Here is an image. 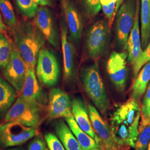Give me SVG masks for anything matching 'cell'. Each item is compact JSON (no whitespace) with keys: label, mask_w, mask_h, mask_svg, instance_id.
<instances>
[{"label":"cell","mask_w":150,"mask_h":150,"mask_svg":"<svg viewBox=\"0 0 150 150\" xmlns=\"http://www.w3.org/2000/svg\"><path fill=\"white\" fill-rule=\"evenodd\" d=\"M141 107L137 101L131 98L118 106L110 118V129L118 146L134 147L139 134Z\"/></svg>","instance_id":"1"},{"label":"cell","mask_w":150,"mask_h":150,"mask_svg":"<svg viewBox=\"0 0 150 150\" xmlns=\"http://www.w3.org/2000/svg\"><path fill=\"white\" fill-rule=\"evenodd\" d=\"M14 43L28 66L35 67L45 38L35 25L24 22L11 29Z\"/></svg>","instance_id":"2"},{"label":"cell","mask_w":150,"mask_h":150,"mask_svg":"<svg viewBox=\"0 0 150 150\" xmlns=\"http://www.w3.org/2000/svg\"><path fill=\"white\" fill-rule=\"evenodd\" d=\"M82 80L88 96L98 110L102 113H105L110 103L97 63L83 69Z\"/></svg>","instance_id":"3"},{"label":"cell","mask_w":150,"mask_h":150,"mask_svg":"<svg viewBox=\"0 0 150 150\" xmlns=\"http://www.w3.org/2000/svg\"><path fill=\"white\" fill-rule=\"evenodd\" d=\"M40 105L20 96L6 114L5 122H16L28 127L36 128L41 121Z\"/></svg>","instance_id":"4"},{"label":"cell","mask_w":150,"mask_h":150,"mask_svg":"<svg viewBox=\"0 0 150 150\" xmlns=\"http://www.w3.org/2000/svg\"><path fill=\"white\" fill-rule=\"evenodd\" d=\"M36 128L16 122L0 124V146L8 147L22 145L37 134Z\"/></svg>","instance_id":"5"},{"label":"cell","mask_w":150,"mask_h":150,"mask_svg":"<svg viewBox=\"0 0 150 150\" xmlns=\"http://www.w3.org/2000/svg\"><path fill=\"white\" fill-rule=\"evenodd\" d=\"M136 9V0H125L116 13L117 40L123 51L127 48L129 35L134 25Z\"/></svg>","instance_id":"6"},{"label":"cell","mask_w":150,"mask_h":150,"mask_svg":"<svg viewBox=\"0 0 150 150\" xmlns=\"http://www.w3.org/2000/svg\"><path fill=\"white\" fill-rule=\"evenodd\" d=\"M36 72L38 80L45 86H54L58 81L59 65L54 54L47 48H42L39 52Z\"/></svg>","instance_id":"7"},{"label":"cell","mask_w":150,"mask_h":150,"mask_svg":"<svg viewBox=\"0 0 150 150\" xmlns=\"http://www.w3.org/2000/svg\"><path fill=\"white\" fill-rule=\"evenodd\" d=\"M27 64L23 59L14 42H11L10 59L4 68V75L7 81L18 92H21L26 75Z\"/></svg>","instance_id":"8"},{"label":"cell","mask_w":150,"mask_h":150,"mask_svg":"<svg viewBox=\"0 0 150 150\" xmlns=\"http://www.w3.org/2000/svg\"><path fill=\"white\" fill-rule=\"evenodd\" d=\"M110 27L105 20L97 21L90 28L87 35L86 48L90 57L97 58L107 47Z\"/></svg>","instance_id":"9"},{"label":"cell","mask_w":150,"mask_h":150,"mask_svg":"<svg viewBox=\"0 0 150 150\" xmlns=\"http://www.w3.org/2000/svg\"><path fill=\"white\" fill-rule=\"evenodd\" d=\"M127 52H113L107 64L108 76L114 85L120 91H123L127 78L126 59Z\"/></svg>","instance_id":"10"},{"label":"cell","mask_w":150,"mask_h":150,"mask_svg":"<svg viewBox=\"0 0 150 150\" xmlns=\"http://www.w3.org/2000/svg\"><path fill=\"white\" fill-rule=\"evenodd\" d=\"M48 110L52 119L73 116L70 97L59 88H52L50 92Z\"/></svg>","instance_id":"11"},{"label":"cell","mask_w":150,"mask_h":150,"mask_svg":"<svg viewBox=\"0 0 150 150\" xmlns=\"http://www.w3.org/2000/svg\"><path fill=\"white\" fill-rule=\"evenodd\" d=\"M34 17V24L42 34L45 40L54 47H57L58 36L52 16L48 8L46 6L38 7Z\"/></svg>","instance_id":"12"},{"label":"cell","mask_w":150,"mask_h":150,"mask_svg":"<svg viewBox=\"0 0 150 150\" xmlns=\"http://www.w3.org/2000/svg\"><path fill=\"white\" fill-rule=\"evenodd\" d=\"M91 123L106 150H117L119 147L113 139L111 129L102 118L96 108L88 105Z\"/></svg>","instance_id":"13"},{"label":"cell","mask_w":150,"mask_h":150,"mask_svg":"<svg viewBox=\"0 0 150 150\" xmlns=\"http://www.w3.org/2000/svg\"><path fill=\"white\" fill-rule=\"evenodd\" d=\"M61 4L70 35L76 42H78L83 31L80 15L71 0H61Z\"/></svg>","instance_id":"14"},{"label":"cell","mask_w":150,"mask_h":150,"mask_svg":"<svg viewBox=\"0 0 150 150\" xmlns=\"http://www.w3.org/2000/svg\"><path fill=\"white\" fill-rule=\"evenodd\" d=\"M136 9L134 16V23L129 33L127 48L128 50L127 59L132 65L134 64L143 52L141 46V39L139 32V0H136Z\"/></svg>","instance_id":"15"},{"label":"cell","mask_w":150,"mask_h":150,"mask_svg":"<svg viewBox=\"0 0 150 150\" xmlns=\"http://www.w3.org/2000/svg\"><path fill=\"white\" fill-rule=\"evenodd\" d=\"M72 112L78 125L86 134L90 136L100 145L101 139L96 134L91 126L87 110L83 100L79 98H75L72 102Z\"/></svg>","instance_id":"16"},{"label":"cell","mask_w":150,"mask_h":150,"mask_svg":"<svg viewBox=\"0 0 150 150\" xmlns=\"http://www.w3.org/2000/svg\"><path fill=\"white\" fill-rule=\"evenodd\" d=\"M21 92V96L26 100L38 102L39 104L42 101V90L38 82L35 67L27 66V72Z\"/></svg>","instance_id":"17"},{"label":"cell","mask_w":150,"mask_h":150,"mask_svg":"<svg viewBox=\"0 0 150 150\" xmlns=\"http://www.w3.org/2000/svg\"><path fill=\"white\" fill-rule=\"evenodd\" d=\"M61 41L64 60V72L66 79H70L74 69V52L72 43L68 39V30L63 24L61 25Z\"/></svg>","instance_id":"18"},{"label":"cell","mask_w":150,"mask_h":150,"mask_svg":"<svg viewBox=\"0 0 150 150\" xmlns=\"http://www.w3.org/2000/svg\"><path fill=\"white\" fill-rule=\"evenodd\" d=\"M55 129L66 150H83L69 126L60 120L55 125Z\"/></svg>","instance_id":"19"},{"label":"cell","mask_w":150,"mask_h":150,"mask_svg":"<svg viewBox=\"0 0 150 150\" xmlns=\"http://www.w3.org/2000/svg\"><path fill=\"white\" fill-rule=\"evenodd\" d=\"M65 120L79 142L82 150H90L100 147V145L97 143L95 139L81 129L75 121L74 116L65 118Z\"/></svg>","instance_id":"20"},{"label":"cell","mask_w":150,"mask_h":150,"mask_svg":"<svg viewBox=\"0 0 150 150\" xmlns=\"http://www.w3.org/2000/svg\"><path fill=\"white\" fill-rule=\"evenodd\" d=\"M150 81V61L147 62L139 71L132 87L131 98L138 101L145 93Z\"/></svg>","instance_id":"21"},{"label":"cell","mask_w":150,"mask_h":150,"mask_svg":"<svg viewBox=\"0 0 150 150\" xmlns=\"http://www.w3.org/2000/svg\"><path fill=\"white\" fill-rule=\"evenodd\" d=\"M141 46L145 49L150 40V0H141Z\"/></svg>","instance_id":"22"},{"label":"cell","mask_w":150,"mask_h":150,"mask_svg":"<svg viewBox=\"0 0 150 150\" xmlns=\"http://www.w3.org/2000/svg\"><path fill=\"white\" fill-rule=\"evenodd\" d=\"M16 97L12 86L0 77V113L5 112L11 108Z\"/></svg>","instance_id":"23"},{"label":"cell","mask_w":150,"mask_h":150,"mask_svg":"<svg viewBox=\"0 0 150 150\" xmlns=\"http://www.w3.org/2000/svg\"><path fill=\"white\" fill-rule=\"evenodd\" d=\"M0 12L6 25L11 29L17 25L15 13L10 0H0Z\"/></svg>","instance_id":"24"},{"label":"cell","mask_w":150,"mask_h":150,"mask_svg":"<svg viewBox=\"0 0 150 150\" xmlns=\"http://www.w3.org/2000/svg\"><path fill=\"white\" fill-rule=\"evenodd\" d=\"M150 123V83L143 99L141 107V122L139 132Z\"/></svg>","instance_id":"25"},{"label":"cell","mask_w":150,"mask_h":150,"mask_svg":"<svg viewBox=\"0 0 150 150\" xmlns=\"http://www.w3.org/2000/svg\"><path fill=\"white\" fill-rule=\"evenodd\" d=\"M11 41L2 33H0V68H4L11 56Z\"/></svg>","instance_id":"26"},{"label":"cell","mask_w":150,"mask_h":150,"mask_svg":"<svg viewBox=\"0 0 150 150\" xmlns=\"http://www.w3.org/2000/svg\"><path fill=\"white\" fill-rule=\"evenodd\" d=\"M22 13L28 18L34 17L38 10V4L35 0H16Z\"/></svg>","instance_id":"27"},{"label":"cell","mask_w":150,"mask_h":150,"mask_svg":"<svg viewBox=\"0 0 150 150\" xmlns=\"http://www.w3.org/2000/svg\"><path fill=\"white\" fill-rule=\"evenodd\" d=\"M100 2L102 11L108 20V26L111 28L116 16L115 11L117 0H100Z\"/></svg>","instance_id":"28"},{"label":"cell","mask_w":150,"mask_h":150,"mask_svg":"<svg viewBox=\"0 0 150 150\" xmlns=\"http://www.w3.org/2000/svg\"><path fill=\"white\" fill-rule=\"evenodd\" d=\"M150 141V123L139 132L134 148L136 150H146Z\"/></svg>","instance_id":"29"},{"label":"cell","mask_w":150,"mask_h":150,"mask_svg":"<svg viewBox=\"0 0 150 150\" xmlns=\"http://www.w3.org/2000/svg\"><path fill=\"white\" fill-rule=\"evenodd\" d=\"M82 7L89 17L96 16L101 9L100 0H81Z\"/></svg>","instance_id":"30"},{"label":"cell","mask_w":150,"mask_h":150,"mask_svg":"<svg viewBox=\"0 0 150 150\" xmlns=\"http://www.w3.org/2000/svg\"><path fill=\"white\" fill-rule=\"evenodd\" d=\"M149 61H150V42L145 48V50L143 51L139 58L132 65L134 77L137 76L141 68Z\"/></svg>","instance_id":"31"},{"label":"cell","mask_w":150,"mask_h":150,"mask_svg":"<svg viewBox=\"0 0 150 150\" xmlns=\"http://www.w3.org/2000/svg\"><path fill=\"white\" fill-rule=\"evenodd\" d=\"M45 137L49 150H66L61 141L54 134L48 133Z\"/></svg>","instance_id":"32"},{"label":"cell","mask_w":150,"mask_h":150,"mask_svg":"<svg viewBox=\"0 0 150 150\" xmlns=\"http://www.w3.org/2000/svg\"><path fill=\"white\" fill-rule=\"evenodd\" d=\"M46 144L43 139H34L29 145L28 150H45Z\"/></svg>","instance_id":"33"},{"label":"cell","mask_w":150,"mask_h":150,"mask_svg":"<svg viewBox=\"0 0 150 150\" xmlns=\"http://www.w3.org/2000/svg\"><path fill=\"white\" fill-rule=\"evenodd\" d=\"M38 5L41 6H50L52 5V0H35Z\"/></svg>","instance_id":"34"},{"label":"cell","mask_w":150,"mask_h":150,"mask_svg":"<svg viewBox=\"0 0 150 150\" xmlns=\"http://www.w3.org/2000/svg\"><path fill=\"white\" fill-rule=\"evenodd\" d=\"M7 30V27L3 21L2 16L0 12V33H2L6 32Z\"/></svg>","instance_id":"35"},{"label":"cell","mask_w":150,"mask_h":150,"mask_svg":"<svg viewBox=\"0 0 150 150\" xmlns=\"http://www.w3.org/2000/svg\"><path fill=\"white\" fill-rule=\"evenodd\" d=\"M123 0H117V2L116 4V11H115V13L116 15V13L118 11V9L120 8V6L122 5V4L123 3Z\"/></svg>","instance_id":"36"},{"label":"cell","mask_w":150,"mask_h":150,"mask_svg":"<svg viewBox=\"0 0 150 150\" xmlns=\"http://www.w3.org/2000/svg\"><path fill=\"white\" fill-rule=\"evenodd\" d=\"M147 150H150V141L149 145H148V147H147Z\"/></svg>","instance_id":"37"},{"label":"cell","mask_w":150,"mask_h":150,"mask_svg":"<svg viewBox=\"0 0 150 150\" xmlns=\"http://www.w3.org/2000/svg\"><path fill=\"white\" fill-rule=\"evenodd\" d=\"M90 150H100V149H99L98 148H95V149H91Z\"/></svg>","instance_id":"38"},{"label":"cell","mask_w":150,"mask_h":150,"mask_svg":"<svg viewBox=\"0 0 150 150\" xmlns=\"http://www.w3.org/2000/svg\"><path fill=\"white\" fill-rule=\"evenodd\" d=\"M19 150V149H11V150Z\"/></svg>","instance_id":"39"},{"label":"cell","mask_w":150,"mask_h":150,"mask_svg":"<svg viewBox=\"0 0 150 150\" xmlns=\"http://www.w3.org/2000/svg\"><path fill=\"white\" fill-rule=\"evenodd\" d=\"M48 150V149H47V148H46V150Z\"/></svg>","instance_id":"40"}]
</instances>
